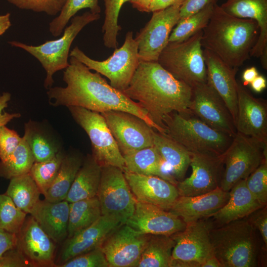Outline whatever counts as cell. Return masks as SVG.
<instances>
[{
  "mask_svg": "<svg viewBox=\"0 0 267 267\" xmlns=\"http://www.w3.org/2000/svg\"><path fill=\"white\" fill-rule=\"evenodd\" d=\"M34 162L30 147L22 136L15 151L5 160L0 161V178L10 179L28 174Z\"/></svg>",
  "mask_w": 267,
  "mask_h": 267,
  "instance_id": "obj_36",
  "label": "cell"
},
{
  "mask_svg": "<svg viewBox=\"0 0 267 267\" xmlns=\"http://www.w3.org/2000/svg\"><path fill=\"white\" fill-rule=\"evenodd\" d=\"M229 192L220 187L201 195L179 197L168 210L188 224L210 217L227 202Z\"/></svg>",
  "mask_w": 267,
  "mask_h": 267,
  "instance_id": "obj_24",
  "label": "cell"
},
{
  "mask_svg": "<svg viewBox=\"0 0 267 267\" xmlns=\"http://www.w3.org/2000/svg\"><path fill=\"white\" fill-rule=\"evenodd\" d=\"M68 109L76 123L88 134L91 155L99 165L114 166L124 171V158L102 114L77 106Z\"/></svg>",
  "mask_w": 267,
  "mask_h": 267,
  "instance_id": "obj_10",
  "label": "cell"
},
{
  "mask_svg": "<svg viewBox=\"0 0 267 267\" xmlns=\"http://www.w3.org/2000/svg\"><path fill=\"white\" fill-rule=\"evenodd\" d=\"M237 133L267 144V102L253 96L237 82Z\"/></svg>",
  "mask_w": 267,
  "mask_h": 267,
  "instance_id": "obj_18",
  "label": "cell"
},
{
  "mask_svg": "<svg viewBox=\"0 0 267 267\" xmlns=\"http://www.w3.org/2000/svg\"><path fill=\"white\" fill-rule=\"evenodd\" d=\"M69 56L107 78L112 87L122 92L129 86L139 63L137 43L132 31L127 33L123 44L115 49L105 60L91 59L77 46L70 51Z\"/></svg>",
  "mask_w": 267,
  "mask_h": 267,
  "instance_id": "obj_8",
  "label": "cell"
},
{
  "mask_svg": "<svg viewBox=\"0 0 267 267\" xmlns=\"http://www.w3.org/2000/svg\"><path fill=\"white\" fill-rule=\"evenodd\" d=\"M255 229L244 218L210 229L214 255L222 267L258 266L260 250Z\"/></svg>",
  "mask_w": 267,
  "mask_h": 267,
  "instance_id": "obj_4",
  "label": "cell"
},
{
  "mask_svg": "<svg viewBox=\"0 0 267 267\" xmlns=\"http://www.w3.org/2000/svg\"><path fill=\"white\" fill-rule=\"evenodd\" d=\"M224 155L190 153L192 173L189 177L178 182L176 186L179 196H197L220 187Z\"/></svg>",
  "mask_w": 267,
  "mask_h": 267,
  "instance_id": "obj_17",
  "label": "cell"
},
{
  "mask_svg": "<svg viewBox=\"0 0 267 267\" xmlns=\"http://www.w3.org/2000/svg\"><path fill=\"white\" fill-rule=\"evenodd\" d=\"M123 92L138 101L162 134L166 133L164 119L170 114L193 115L192 87L175 78L157 61H140Z\"/></svg>",
  "mask_w": 267,
  "mask_h": 267,
  "instance_id": "obj_2",
  "label": "cell"
},
{
  "mask_svg": "<svg viewBox=\"0 0 267 267\" xmlns=\"http://www.w3.org/2000/svg\"><path fill=\"white\" fill-rule=\"evenodd\" d=\"M22 140L18 133L6 125L0 127V160H5L17 148Z\"/></svg>",
  "mask_w": 267,
  "mask_h": 267,
  "instance_id": "obj_45",
  "label": "cell"
},
{
  "mask_svg": "<svg viewBox=\"0 0 267 267\" xmlns=\"http://www.w3.org/2000/svg\"><path fill=\"white\" fill-rule=\"evenodd\" d=\"M101 114L123 155L153 145L154 130L139 117L122 111L112 110Z\"/></svg>",
  "mask_w": 267,
  "mask_h": 267,
  "instance_id": "obj_14",
  "label": "cell"
},
{
  "mask_svg": "<svg viewBox=\"0 0 267 267\" xmlns=\"http://www.w3.org/2000/svg\"><path fill=\"white\" fill-rule=\"evenodd\" d=\"M259 33L255 20L230 15L216 4L203 30L201 44L229 66L238 68L250 58Z\"/></svg>",
  "mask_w": 267,
  "mask_h": 267,
  "instance_id": "obj_3",
  "label": "cell"
},
{
  "mask_svg": "<svg viewBox=\"0 0 267 267\" xmlns=\"http://www.w3.org/2000/svg\"><path fill=\"white\" fill-rule=\"evenodd\" d=\"M191 87L192 115L212 128L234 137L237 133L234 121L221 96L207 82Z\"/></svg>",
  "mask_w": 267,
  "mask_h": 267,
  "instance_id": "obj_16",
  "label": "cell"
},
{
  "mask_svg": "<svg viewBox=\"0 0 267 267\" xmlns=\"http://www.w3.org/2000/svg\"><path fill=\"white\" fill-rule=\"evenodd\" d=\"M207 83L223 99L232 117L234 125L237 113V68L232 67L209 49H203Z\"/></svg>",
  "mask_w": 267,
  "mask_h": 267,
  "instance_id": "obj_22",
  "label": "cell"
},
{
  "mask_svg": "<svg viewBox=\"0 0 267 267\" xmlns=\"http://www.w3.org/2000/svg\"><path fill=\"white\" fill-rule=\"evenodd\" d=\"M150 234L121 224L104 240L100 248L109 267H137Z\"/></svg>",
  "mask_w": 267,
  "mask_h": 267,
  "instance_id": "obj_15",
  "label": "cell"
},
{
  "mask_svg": "<svg viewBox=\"0 0 267 267\" xmlns=\"http://www.w3.org/2000/svg\"><path fill=\"white\" fill-rule=\"evenodd\" d=\"M226 13L258 24L259 33L250 56L260 58L262 67L267 69V0H227L221 6Z\"/></svg>",
  "mask_w": 267,
  "mask_h": 267,
  "instance_id": "obj_23",
  "label": "cell"
},
{
  "mask_svg": "<svg viewBox=\"0 0 267 267\" xmlns=\"http://www.w3.org/2000/svg\"><path fill=\"white\" fill-rule=\"evenodd\" d=\"M180 0H153L149 7V12L164 9Z\"/></svg>",
  "mask_w": 267,
  "mask_h": 267,
  "instance_id": "obj_51",
  "label": "cell"
},
{
  "mask_svg": "<svg viewBox=\"0 0 267 267\" xmlns=\"http://www.w3.org/2000/svg\"><path fill=\"white\" fill-rule=\"evenodd\" d=\"M201 267H222V266L218 259L214 255L206 260Z\"/></svg>",
  "mask_w": 267,
  "mask_h": 267,
  "instance_id": "obj_56",
  "label": "cell"
},
{
  "mask_svg": "<svg viewBox=\"0 0 267 267\" xmlns=\"http://www.w3.org/2000/svg\"><path fill=\"white\" fill-rule=\"evenodd\" d=\"M58 267H109V265L102 251L98 247L71 258Z\"/></svg>",
  "mask_w": 267,
  "mask_h": 267,
  "instance_id": "obj_44",
  "label": "cell"
},
{
  "mask_svg": "<svg viewBox=\"0 0 267 267\" xmlns=\"http://www.w3.org/2000/svg\"><path fill=\"white\" fill-rule=\"evenodd\" d=\"M218 0H184L179 11V19L195 14L211 4H217Z\"/></svg>",
  "mask_w": 267,
  "mask_h": 267,
  "instance_id": "obj_47",
  "label": "cell"
},
{
  "mask_svg": "<svg viewBox=\"0 0 267 267\" xmlns=\"http://www.w3.org/2000/svg\"><path fill=\"white\" fill-rule=\"evenodd\" d=\"M17 237L16 247L33 267H56L54 242L31 215L26 218Z\"/></svg>",
  "mask_w": 267,
  "mask_h": 267,
  "instance_id": "obj_20",
  "label": "cell"
},
{
  "mask_svg": "<svg viewBox=\"0 0 267 267\" xmlns=\"http://www.w3.org/2000/svg\"><path fill=\"white\" fill-rule=\"evenodd\" d=\"M89 8L93 13L99 14L98 0H66L57 16L49 24V31L54 37L62 34L69 20L80 10Z\"/></svg>",
  "mask_w": 267,
  "mask_h": 267,
  "instance_id": "obj_38",
  "label": "cell"
},
{
  "mask_svg": "<svg viewBox=\"0 0 267 267\" xmlns=\"http://www.w3.org/2000/svg\"><path fill=\"white\" fill-rule=\"evenodd\" d=\"M27 214L5 193L0 194V228L17 234L25 222Z\"/></svg>",
  "mask_w": 267,
  "mask_h": 267,
  "instance_id": "obj_41",
  "label": "cell"
},
{
  "mask_svg": "<svg viewBox=\"0 0 267 267\" xmlns=\"http://www.w3.org/2000/svg\"><path fill=\"white\" fill-rule=\"evenodd\" d=\"M105 18L102 28L103 42L106 47L116 49L118 43L117 36L121 27L118 24L120 11L123 4L130 0H103Z\"/></svg>",
  "mask_w": 267,
  "mask_h": 267,
  "instance_id": "obj_40",
  "label": "cell"
},
{
  "mask_svg": "<svg viewBox=\"0 0 267 267\" xmlns=\"http://www.w3.org/2000/svg\"><path fill=\"white\" fill-rule=\"evenodd\" d=\"M215 5H209L195 14L179 19L170 34L169 42H182L203 30L211 18Z\"/></svg>",
  "mask_w": 267,
  "mask_h": 267,
  "instance_id": "obj_37",
  "label": "cell"
},
{
  "mask_svg": "<svg viewBox=\"0 0 267 267\" xmlns=\"http://www.w3.org/2000/svg\"><path fill=\"white\" fill-rule=\"evenodd\" d=\"M0 267H33V266L16 246L5 252L0 258Z\"/></svg>",
  "mask_w": 267,
  "mask_h": 267,
  "instance_id": "obj_46",
  "label": "cell"
},
{
  "mask_svg": "<svg viewBox=\"0 0 267 267\" xmlns=\"http://www.w3.org/2000/svg\"><path fill=\"white\" fill-rule=\"evenodd\" d=\"M248 220L259 231L266 248L267 246V208L263 207L250 214Z\"/></svg>",
  "mask_w": 267,
  "mask_h": 267,
  "instance_id": "obj_48",
  "label": "cell"
},
{
  "mask_svg": "<svg viewBox=\"0 0 267 267\" xmlns=\"http://www.w3.org/2000/svg\"><path fill=\"white\" fill-rule=\"evenodd\" d=\"M10 13L0 15V36L3 34L11 26Z\"/></svg>",
  "mask_w": 267,
  "mask_h": 267,
  "instance_id": "obj_55",
  "label": "cell"
},
{
  "mask_svg": "<svg viewBox=\"0 0 267 267\" xmlns=\"http://www.w3.org/2000/svg\"><path fill=\"white\" fill-rule=\"evenodd\" d=\"M203 30L179 42H169L157 62L177 79L192 87L207 82L201 44Z\"/></svg>",
  "mask_w": 267,
  "mask_h": 267,
  "instance_id": "obj_7",
  "label": "cell"
},
{
  "mask_svg": "<svg viewBox=\"0 0 267 267\" xmlns=\"http://www.w3.org/2000/svg\"><path fill=\"white\" fill-rule=\"evenodd\" d=\"M69 203L64 200L50 202L40 200L31 215L54 243H61L68 236Z\"/></svg>",
  "mask_w": 267,
  "mask_h": 267,
  "instance_id": "obj_26",
  "label": "cell"
},
{
  "mask_svg": "<svg viewBox=\"0 0 267 267\" xmlns=\"http://www.w3.org/2000/svg\"><path fill=\"white\" fill-rule=\"evenodd\" d=\"M246 186L262 205L267 203V159L246 178Z\"/></svg>",
  "mask_w": 267,
  "mask_h": 267,
  "instance_id": "obj_42",
  "label": "cell"
},
{
  "mask_svg": "<svg viewBox=\"0 0 267 267\" xmlns=\"http://www.w3.org/2000/svg\"><path fill=\"white\" fill-rule=\"evenodd\" d=\"M252 89L260 93L267 87L266 79L262 75H258L250 84Z\"/></svg>",
  "mask_w": 267,
  "mask_h": 267,
  "instance_id": "obj_53",
  "label": "cell"
},
{
  "mask_svg": "<svg viewBox=\"0 0 267 267\" xmlns=\"http://www.w3.org/2000/svg\"><path fill=\"white\" fill-rule=\"evenodd\" d=\"M70 57L69 65L63 76L66 86L51 87L46 92L51 105L80 107L100 113L112 110L127 112L139 117L160 132L138 102L112 87L98 73L91 72L76 58Z\"/></svg>",
  "mask_w": 267,
  "mask_h": 267,
  "instance_id": "obj_1",
  "label": "cell"
},
{
  "mask_svg": "<svg viewBox=\"0 0 267 267\" xmlns=\"http://www.w3.org/2000/svg\"><path fill=\"white\" fill-rule=\"evenodd\" d=\"M5 194L17 207L30 214L40 200L41 192L28 173L11 178Z\"/></svg>",
  "mask_w": 267,
  "mask_h": 267,
  "instance_id": "obj_34",
  "label": "cell"
},
{
  "mask_svg": "<svg viewBox=\"0 0 267 267\" xmlns=\"http://www.w3.org/2000/svg\"><path fill=\"white\" fill-rule=\"evenodd\" d=\"M10 99L11 94L9 92H5L0 95V127L6 125L12 119L21 116L19 113H9L4 111Z\"/></svg>",
  "mask_w": 267,
  "mask_h": 267,
  "instance_id": "obj_49",
  "label": "cell"
},
{
  "mask_svg": "<svg viewBox=\"0 0 267 267\" xmlns=\"http://www.w3.org/2000/svg\"><path fill=\"white\" fill-rule=\"evenodd\" d=\"M21 9L44 12L55 16L60 12L66 0H5Z\"/></svg>",
  "mask_w": 267,
  "mask_h": 267,
  "instance_id": "obj_43",
  "label": "cell"
},
{
  "mask_svg": "<svg viewBox=\"0 0 267 267\" xmlns=\"http://www.w3.org/2000/svg\"><path fill=\"white\" fill-rule=\"evenodd\" d=\"M153 0H130L133 7L140 12H149V7Z\"/></svg>",
  "mask_w": 267,
  "mask_h": 267,
  "instance_id": "obj_54",
  "label": "cell"
},
{
  "mask_svg": "<svg viewBox=\"0 0 267 267\" xmlns=\"http://www.w3.org/2000/svg\"><path fill=\"white\" fill-rule=\"evenodd\" d=\"M102 216L97 196L69 203L68 236L89 226Z\"/></svg>",
  "mask_w": 267,
  "mask_h": 267,
  "instance_id": "obj_35",
  "label": "cell"
},
{
  "mask_svg": "<svg viewBox=\"0 0 267 267\" xmlns=\"http://www.w3.org/2000/svg\"><path fill=\"white\" fill-rule=\"evenodd\" d=\"M23 137L30 147L35 162L49 160L63 149L60 137L45 122L30 120L24 125Z\"/></svg>",
  "mask_w": 267,
  "mask_h": 267,
  "instance_id": "obj_27",
  "label": "cell"
},
{
  "mask_svg": "<svg viewBox=\"0 0 267 267\" xmlns=\"http://www.w3.org/2000/svg\"><path fill=\"white\" fill-rule=\"evenodd\" d=\"M121 224L111 218L101 216L91 225L65 240L59 254V266L78 255L99 247L106 237Z\"/></svg>",
  "mask_w": 267,
  "mask_h": 267,
  "instance_id": "obj_25",
  "label": "cell"
},
{
  "mask_svg": "<svg viewBox=\"0 0 267 267\" xmlns=\"http://www.w3.org/2000/svg\"><path fill=\"white\" fill-rule=\"evenodd\" d=\"M175 244L171 235L150 234L137 267H170Z\"/></svg>",
  "mask_w": 267,
  "mask_h": 267,
  "instance_id": "obj_33",
  "label": "cell"
},
{
  "mask_svg": "<svg viewBox=\"0 0 267 267\" xmlns=\"http://www.w3.org/2000/svg\"><path fill=\"white\" fill-rule=\"evenodd\" d=\"M229 192L227 202L211 216L221 225L243 219L265 207L252 195L246 186V179L236 183Z\"/></svg>",
  "mask_w": 267,
  "mask_h": 267,
  "instance_id": "obj_28",
  "label": "cell"
},
{
  "mask_svg": "<svg viewBox=\"0 0 267 267\" xmlns=\"http://www.w3.org/2000/svg\"><path fill=\"white\" fill-rule=\"evenodd\" d=\"M267 159V144L237 133L224 152L220 187L229 191L238 182L247 178Z\"/></svg>",
  "mask_w": 267,
  "mask_h": 267,
  "instance_id": "obj_9",
  "label": "cell"
},
{
  "mask_svg": "<svg viewBox=\"0 0 267 267\" xmlns=\"http://www.w3.org/2000/svg\"><path fill=\"white\" fill-rule=\"evenodd\" d=\"M126 224L147 234L172 235L184 230L186 223L178 217L157 206L136 202Z\"/></svg>",
  "mask_w": 267,
  "mask_h": 267,
  "instance_id": "obj_19",
  "label": "cell"
},
{
  "mask_svg": "<svg viewBox=\"0 0 267 267\" xmlns=\"http://www.w3.org/2000/svg\"><path fill=\"white\" fill-rule=\"evenodd\" d=\"M258 75V71L255 67L252 66L246 69L242 76L243 86L250 84Z\"/></svg>",
  "mask_w": 267,
  "mask_h": 267,
  "instance_id": "obj_52",
  "label": "cell"
},
{
  "mask_svg": "<svg viewBox=\"0 0 267 267\" xmlns=\"http://www.w3.org/2000/svg\"><path fill=\"white\" fill-rule=\"evenodd\" d=\"M100 17L99 14L90 11L74 16L71 18L70 25L65 28L60 38L46 41L39 45H28L16 41H9L8 43L12 46L27 51L40 62L46 72L44 85L48 89L54 83V74L69 66L70 49L76 36L86 25L97 20Z\"/></svg>",
  "mask_w": 267,
  "mask_h": 267,
  "instance_id": "obj_6",
  "label": "cell"
},
{
  "mask_svg": "<svg viewBox=\"0 0 267 267\" xmlns=\"http://www.w3.org/2000/svg\"><path fill=\"white\" fill-rule=\"evenodd\" d=\"M17 234L0 228V258L9 250L17 245Z\"/></svg>",
  "mask_w": 267,
  "mask_h": 267,
  "instance_id": "obj_50",
  "label": "cell"
},
{
  "mask_svg": "<svg viewBox=\"0 0 267 267\" xmlns=\"http://www.w3.org/2000/svg\"><path fill=\"white\" fill-rule=\"evenodd\" d=\"M184 0L152 12L150 20L137 34L140 61H157L169 43L170 34L179 20L180 7Z\"/></svg>",
  "mask_w": 267,
  "mask_h": 267,
  "instance_id": "obj_13",
  "label": "cell"
},
{
  "mask_svg": "<svg viewBox=\"0 0 267 267\" xmlns=\"http://www.w3.org/2000/svg\"><path fill=\"white\" fill-rule=\"evenodd\" d=\"M65 153L62 149L52 158L43 162H34L33 164L29 174L36 183L41 194L44 195L54 180Z\"/></svg>",
  "mask_w": 267,
  "mask_h": 267,
  "instance_id": "obj_39",
  "label": "cell"
},
{
  "mask_svg": "<svg viewBox=\"0 0 267 267\" xmlns=\"http://www.w3.org/2000/svg\"><path fill=\"white\" fill-rule=\"evenodd\" d=\"M96 196L101 215L121 224L133 215L136 203L123 171L112 166L101 167V174Z\"/></svg>",
  "mask_w": 267,
  "mask_h": 267,
  "instance_id": "obj_11",
  "label": "cell"
},
{
  "mask_svg": "<svg viewBox=\"0 0 267 267\" xmlns=\"http://www.w3.org/2000/svg\"><path fill=\"white\" fill-rule=\"evenodd\" d=\"M123 172L137 202L168 211L179 196L176 185L160 177Z\"/></svg>",
  "mask_w": 267,
  "mask_h": 267,
  "instance_id": "obj_21",
  "label": "cell"
},
{
  "mask_svg": "<svg viewBox=\"0 0 267 267\" xmlns=\"http://www.w3.org/2000/svg\"><path fill=\"white\" fill-rule=\"evenodd\" d=\"M153 146L172 177L177 182L182 180L190 166V153L166 134L156 131L153 134Z\"/></svg>",
  "mask_w": 267,
  "mask_h": 267,
  "instance_id": "obj_29",
  "label": "cell"
},
{
  "mask_svg": "<svg viewBox=\"0 0 267 267\" xmlns=\"http://www.w3.org/2000/svg\"><path fill=\"white\" fill-rule=\"evenodd\" d=\"M123 156L125 165L123 171L157 176L177 185L178 182L167 170L163 160L153 145L129 152Z\"/></svg>",
  "mask_w": 267,
  "mask_h": 267,
  "instance_id": "obj_30",
  "label": "cell"
},
{
  "mask_svg": "<svg viewBox=\"0 0 267 267\" xmlns=\"http://www.w3.org/2000/svg\"><path fill=\"white\" fill-rule=\"evenodd\" d=\"M164 123L166 134L190 153L221 155L233 138L212 128L194 115L173 112L164 118Z\"/></svg>",
  "mask_w": 267,
  "mask_h": 267,
  "instance_id": "obj_5",
  "label": "cell"
},
{
  "mask_svg": "<svg viewBox=\"0 0 267 267\" xmlns=\"http://www.w3.org/2000/svg\"><path fill=\"white\" fill-rule=\"evenodd\" d=\"M208 222L199 220L186 224L185 229L171 235L175 242L170 267H201L214 256Z\"/></svg>",
  "mask_w": 267,
  "mask_h": 267,
  "instance_id": "obj_12",
  "label": "cell"
},
{
  "mask_svg": "<svg viewBox=\"0 0 267 267\" xmlns=\"http://www.w3.org/2000/svg\"><path fill=\"white\" fill-rule=\"evenodd\" d=\"M84 159L77 151L65 153L56 177L44 195L45 200L50 202L65 200Z\"/></svg>",
  "mask_w": 267,
  "mask_h": 267,
  "instance_id": "obj_32",
  "label": "cell"
},
{
  "mask_svg": "<svg viewBox=\"0 0 267 267\" xmlns=\"http://www.w3.org/2000/svg\"><path fill=\"white\" fill-rule=\"evenodd\" d=\"M101 174V167L91 154L84 157L65 200L69 203L96 196Z\"/></svg>",
  "mask_w": 267,
  "mask_h": 267,
  "instance_id": "obj_31",
  "label": "cell"
}]
</instances>
